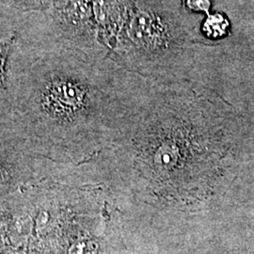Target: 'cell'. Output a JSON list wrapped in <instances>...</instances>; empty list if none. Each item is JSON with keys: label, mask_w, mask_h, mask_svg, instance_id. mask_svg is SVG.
Instances as JSON below:
<instances>
[{"label": "cell", "mask_w": 254, "mask_h": 254, "mask_svg": "<svg viewBox=\"0 0 254 254\" xmlns=\"http://www.w3.org/2000/svg\"><path fill=\"white\" fill-rule=\"evenodd\" d=\"M87 91L81 86L70 81H56L48 89L46 105L59 116H70L83 109Z\"/></svg>", "instance_id": "6da1fadb"}, {"label": "cell", "mask_w": 254, "mask_h": 254, "mask_svg": "<svg viewBox=\"0 0 254 254\" xmlns=\"http://www.w3.org/2000/svg\"><path fill=\"white\" fill-rule=\"evenodd\" d=\"M183 6L188 12L196 13H210V9L213 7V0H182Z\"/></svg>", "instance_id": "3957f363"}, {"label": "cell", "mask_w": 254, "mask_h": 254, "mask_svg": "<svg viewBox=\"0 0 254 254\" xmlns=\"http://www.w3.org/2000/svg\"><path fill=\"white\" fill-rule=\"evenodd\" d=\"M200 28L203 38L209 40H218L227 35L230 23L223 13L215 11L205 15Z\"/></svg>", "instance_id": "7a4b0ae2"}, {"label": "cell", "mask_w": 254, "mask_h": 254, "mask_svg": "<svg viewBox=\"0 0 254 254\" xmlns=\"http://www.w3.org/2000/svg\"><path fill=\"white\" fill-rule=\"evenodd\" d=\"M12 42H13V38H10L9 40L0 43V88H3L5 84L6 64H7L9 48L12 45Z\"/></svg>", "instance_id": "277c9868"}]
</instances>
